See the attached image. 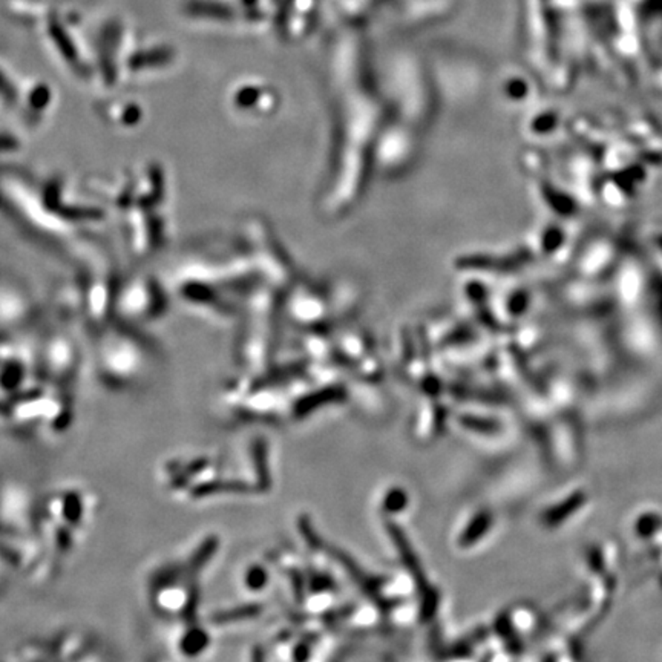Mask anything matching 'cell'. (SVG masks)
Instances as JSON below:
<instances>
[{
	"instance_id": "1",
	"label": "cell",
	"mask_w": 662,
	"mask_h": 662,
	"mask_svg": "<svg viewBox=\"0 0 662 662\" xmlns=\"http://www.w3.org/2000/svg\"><path fill=\"white\" fill-rule=\"evenodd\" d=\"M214 542L208 548L195 553V559L184 566H172L157 575L151 591V602L159 615L169 618H193L198 608L197 575L201 566L210 559Z\"/></svg>"
},
{
	"instance_id": "2",
	"label": "cell",
	"mask_w": 662,
	"mask_h": 662,
	"mask_svg": "<svg viewBox=\"0 0 662 662\" xmlns=\"http://www.w3.org/2000/svg\"><path fill=\"white\" fill-rule=\"evenodd\" d=\"M108 345L99 359L102 382L110 389H129L137 387L146 372V359L142 351L121 342Z\"/></svg>"
},
{
	"instance_id": "3",
	"label": "cell",
	"mask_w": 662,
	"mask_h": 662,
	"mask_svg": "<svg viewBox=\"0 0 662 662\" xmlns=\"http://www.w3.org/2000/svg\"><path fill=\"white\" fill-rule=\"evenodd\" d=\"M186 625H181L174 641V647L180 653V657L193 659L201 657L204 651L210 647V633L203 625H200L195 618L183 619Z\"/></svg>"
},
{
	"instance_id": "4",
	"label": "cell",
	"mask_w": 662,
	"mask_h": 662,
	"mask_svg": "<svg viewBox=\"0 0 662 662\" xmlns=\"http://www.w3.org/2000/svg\"><path fill=\"white\" fill-rule=\"evenodd\" d=\"M267 572L259 566L247 570L246 578H244V583L250 591H261L267 584Z\"/></svg>"
},
{
	"instance_id": "5",
	"label": "cell",
	"mask_w": 662,
	"mask_h": 662,
	"mask_svg": "<svg viewBox=\"0 0 662 662\" xmlns=\"http://www.w3.org/2000/svg\"><path fill=\"white\" fill-rule=\"evenodd\" d=\"M486 527L487 517H478V519L472 523L471 527L468 529V532H465V535L462 536V542L465 543V544L476 542L477 536L482 535L483 532L486 531Z\"/></svg>"
},
{
	"instance_id": "6",
	"label": "cell",
	"mask_w": 662,
	"mask_h": 662,
	"mask_svg": "<svg viewBox=\"0 0 662 662\" xmlns=\"http://www.w3.org/2000/svg\"><path fill=\"white\" fill-rule=\"evenodd\" d=\"M405 503L406 498L404 497L402 494L396 491V493L389 494L388 498H387V503H385V506H387L389 511H397Z\"/></svg>"
},
{
	"instance_id": "7",
	"label": "cell",
	"mask_w": 662,
	"mask_h": 662,
	"mask_svg": "<svg viewBox=\"0 0 662 662\" xmlns=\"http://www.w3.org/2000/svg\"><path fill=\"white\" fill-rule=\"evenodd\" d=\"M0 591H2V581H0Z\"/></svg>"
}]
</instances>
